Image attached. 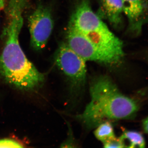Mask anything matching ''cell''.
Segmentation results:
<instances>
[{
    "label": "cell",
    "instance_id": "obj_1",
    "mask_svg": "<svg viewBox=\"0 0 148 148\" xmlns=\"http://www.w3.org/2000/svg\"><path fill=\"white\" fill-rule=\"evenodd\" d=\"M90 101L78 119L88 128L104 122L128 119L135 115L138 105L125 96L107 76L95 78L90 84Z\"/></svg>",
    "mask_w": 148,
    "mask_h": 148
},
{
    "label": "cell",
    "instance_id": "obj_2",
    "mask_svg": "<svg viewBox=\"0 0 148 148\" xmlns=\"http://www.w3.org/2000/svg\"><path fill=\"white\" fill-rule=\"evenodd\" d=\"M23 24V21L17 17H11L7 21L0 53V75L17 88L32 90L43 82L45 76L29 61L21 48L19 38Z\"/></svg>",
    "mask_w": 148,
    "mask_h": 148
},
{
    "label": "cell",
    "instance_id": "obj_3",
    "mask_svg": "<svg viewBox=\"0 0 148 148\" xmlns=\"http://www.w3.org/2000/svg\"><path fill=\"white\" fill-rule=\"evenodd\" d=\"M69 26L98 48L122 62L124 56L123 43L92 10L89 0L80 1L72 15Z\"/></svg>",
    "mask_w": 148,
    "mask_h": 148
},
{
    "label": "cell",
    "instance_id": "obj_4",
    "mask_svg": "<svg viewBox=\"0 0 148 148\" xmlns=\"http://www.w3.org/2000/svg\"><path fill=\"white\" fill-rule=\"evenodd\" d=\"M56 65L69 79L73 91H80L85 84L86 61L66 43L59 47L54 56Z\"/></svg>",
    "mask_w": 148,
    "mask_h": 148
},
{
    "label": "cell",
    "instance_id": "obj_5",
    "mask_svg": "<svg viewBox=\"0 0 148 148\" xmlns=\"http://www.w3.org/2000/svg\"><path fill=\"white\" fill-rule=\"evenodd\" d=\"M67 43L86 61H94L108 66H115L120 61L94 45L84 36L69 26Z\"/></svg>",
    "mask_w": 148,
    "mask_h": 148
},
{
    "label": "cell",
    "instance_id": "obj_6",
    "mask_svg": "<svg viewBox=\"0 0 148 148\" xmlns=\"http://www.w3.org/2000/svg\"><path fill=\"white\" fill-rule=\"evenodd\" d=\"M31 45L34 49L44 48L52 34L53 21L49 9L39 5L28 18Z\"/></svg>",
    "mask_w": 148,
    "mask_h": 148
},
{
    "label": "cell",
    "instance_id": "obj_7",
    "mask_svg": "<svg viewBox=\"0 0 148 148\" xmlns=\"http://www.w3.org/2000/svg\"><path fill=\"white\" fill-rule=\"evenodd\" d=\"M121 2L129 30L132 33L139 34L148 18V0H121Z\"/></svg>",
    "mask_w": 148,
    "mask_h": 148
},
{
    "label": "cell",
    "instance_id": "obj_8",
    "mask_svg": "<svg viewBox=\"0 0 148 148\" xmlns=\"http://www.w3.org/2000/svg\"><path fill=\"white\" fill-rule=\"evenodd\" d=\"M99 8L97 14L105 18L114 29H119L123 23L121 0H98Z\"/></svg>",
    "mask_w": 148,
    "mask_h": 148
},
{
    "label": "cell",
    "instance_id": "obj_9",
    "mask_svg": "<svg viewBox=\"0 0 148 148\" xmlns=\"http://www.w3.org/2000/svg\"><path fill=\"white\" fill-rule=\"evenodd\" d=\"M120 138L124 142L125 147L142 148L145 146V139L139 132L126 130Z\"/></svg>",
    "mask_w": 148,
    "mask_h": 148
},
{
    "label": "cell",
    "instance_id": "obj_10",
    "mask_svg": "<svg viewBox=\"0 0 148 148\" xmlns=\"http://www.w3.org/2000/svg\"><path fill=\"white\" fill-rule=\"evenodd\" d=\"M94 134L95 138L103 143L116 137L112 125L109 121L104 122L98 125Z\"/></svg>",
    "mask_w": 148,
    "mask_h": 148
},
{
    "label": "cell",
    "instance_id": "obj_11",
    "mask_svg": "<svg viewBox=\"0 0 148 148\" xmlns=\"http://www.w3.org/2000/svg\"><path fill=\"white\" fill-rule=\"evenodd\" d=\"M105 148H125V147L124 142L120 137L112 138L103 143Z\"/></svg>",
    "mask_w": 148,
    "mask_h": 148
},
{
    "label": "cell",
    "instance_id": "obj_12",
    "mask_svg": "<svg viewBox=\"0 0 148 148\" xmlns=\"http://www.w3.org/2000/svg\"><path fill=\"white\" fill-rule=\"evenodd\" d=\"M24 146L16 140L9 139L0 140V148H22Z\"/></svg>",
    "mask_w": 148,
    "mask_h": 148
},
{
    "label": "cell",
    "instance_id": "obj_13",
    "mask_svg": "<svg viewBox=\"0 0 148 148\" xmlns=\"http://www.w3.org/2000/svg\"><path fill=\"white\" fill-rule=\"evenodd\" d=\"M143 125L144 131L148 134V117L143 121Z\"/></svg>",
    "mask_w": 148,
    "mask_h": 148
},
{
    "label": "cell",
    "instance_id": "obj_14",
    "mask_svg": "<svg viewBox=\"0 0 148 148\" xmlns=\"http://www.w3.org/2000/svg\"><path fill=\"white\" fill-rule=\"evenodd\" d=\"M5 5V0H0V9L3 10Z\"/></svg>",
    "mask_w": 148,
    "mask_h": 148
},
{
    "label": "cell",
    "instance_id": "obj_15",
    "mask_svg": "<svg viewBox=\"0 0 148 148\" xmlns=\"http://www.w3.org/2000/svg\"><path fill=\"white\" fill-rule=\"evenodd\" d=\"M0 10H1V9H0Z\"/></svg>",
    "mask_w": 148,
    "mask_h": 148
}]
</instances>
